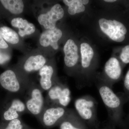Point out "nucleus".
I'll return each mask as SVG.
<instances>
[{"label":"nucleus","instance_id":"0eeeda50","mask_svg":"<svg viewBox=\"0 0 129 129\" xmlns=\"http://www.w3.org/2000/svg\"><path fill=\"white\" fill-rule=\"evenodd\" d=\"M62 34L61 30L56 27L53 29H47L41 36L40 44L44 47L50 46L55 50H57L58 41L61 39Z\"/></svg>","mask_w":129,"mask_h":129},{"label":"nucleus","instance_id":"f8f14e48","mask_svg":"<svg viewBox=\"0 0 129 129\" xmlns=\"http://www.w3.org/2000/svg\"><path fill=\"white\" fill-rule=\"evenodd\" d=\"M67 117L61 123L60 129H87L86 124L76 113H69Z\"/></svg>","mask_w":129,"mask_h":129},{"label":"nucleus","instance_id":"a211bd4d","mask_svg":"<svg viewBox=\"0 0 129 129\" xmlns=\"http://www.w3.org/2000/svg\"><path fill=\"white\" fill-rule=\"evenodd\" d=\"M88 0H64L63 2L68 7V12L71 15L84 11L85 8L84 5L88 4Z\"/></svg>","mask_w":129,"mask_h":129},{"label":"nucleus","instance_id":"9b49d317","mask_svg":"<svg viewBox=\"0 0 129 129\" xmlns=\"http://www.w3.org/2000/svg\"><path fill=\"white\" fill-rule=\"evenodd\" d=\"M44 98L39 89H34L31 93V98L26 103V107L30 112L34 115L39 114L44 105Z\"/></svg>","mask_w":129,"mask_h":129},{"label":"nucleus","instance_id":"aec40b11","mask_svg":"<svg viewBox=\"0 0 129 129\" xmlns=\"http://www.w3.org/2000/svg\"><path fill=\"white\" fill-rule=\"evenodd\" d=\"M0 34L4 40L10 44H16L19 41L18 34L8 27L4 26L0 28Z\"/></svg>","mask_w":129,"mask_h":129},{"label":"nucleus","instance_id":"dca6fc26","mask_svg":"<svg viewBox=\"0 0 129 129\" xmlns=\"http://www.w3.org/2000/svg\"><path fill=\"white\" fill-rule=\"evenodd\" d=\"M25 109V106L23 103L20 100L16 99L12 103L11 107L5 112L4 117L5 119L11 120L17 119L18 117V112H23Z\"/></svg>","mask_w":129,"mask_h":129},{"label":"nucleus","instance_id":"5701e85b","mask_svg":"<svg viewBox=\"0 0 129 129\" xmlns=\"http://www.w3.org/2000/svg\"><path fill=\"white\" fill-rule=\"evenodd\" d=\"M124 86L125 92L129 94V70L125 77Z\"/></svg>","mask_w":129,"mask_h":129},{"label":"nucleus","instance_id":"1a4fd4ad","mask_svg":"<svg viewBox=\"0 0 129 129\" xmlns=\"http://www.w3.org/2000/svg\"><path fill=\"white\" fill-rule=\"evenodd\" d=\"M99 23L102 31L113 41L122 42L125 40L126 37L120 34L116 29L112 20L101 18L99 19Z\"/></svg>","mask_w":129,"mask_h":129},{"label":"nucleus","instance_id":"39448f33","mask_svg":"<svg viewBox=\"0 0 129 129\" xmlns=\"http://www.w3.org/2000/svg\"><path fill=\"white\" fill-rule=\"evenodd\" d=\"M104 73L109 81L110 80L109 85L112 87L113 83L120 78L122 74V67L117 58H111L106 62Z\"/></svg>","mask_w":129,"mask_h":129},{"label":"nucleus","instance_id":"6e6552de","mask_svg":"<svg viewBox=\"0 0 129 129\" xmlns=\"http://www.w3.org/2000/svg\"><path fill=\"white\" fill-rule=\"evenodd\" d=\"M63 51L65 65L68 68L74 67L78 63L79 57L78 47L73 40H68L64 45Z\"/></svg>","mask_w":129,"mask_h":129},{"label":"nucleus","instance_id":"2eb2a0df","mask_svg":"<svg viewBox=\"0 0 129 129\" xmlns=\"http://www.w3.org/2000/svg\"><path fill=\"white\" fill-rule=\"evenodd\" d=\"M53 73V68L51 66L45 65L40 70L39 74L41 76L40 84L44 90L50 89L52 87L51 78Z\"/></svg>","mask_w":129,"mask_h":129},{"label":"nucleus","instance_id":"a878e982","mask_svg":"<svg viewBox=\"0 0 129 129\" xmlns=\"http://www.w3.org/2000/svg\"><path fill=\"white\" fill-rule=\"evenodd\" d=\"M104 1L106 2L112 3L115 2L116 1H115V0H106V1Z\"/></svg>","mask_w":129,"mask_h":129},{"label":"nucleus","instance_id":"4be33fe9","mask_svg":"<svg viewBox=\"0 0 129 129\" xmlns=\"http://www.w3.org/2000/svg\"><path fill=\"white\" fill-rule=\"evenodd\" d=\"M22 128L20 120L16 119L11 120L7 127L5 129H22Z\"/></svg>","mask_w":129,"mask_h":129},{"label":"nucleus","instance_id":"f3484780","mask_svg":"<svg viewBox=\"0 0 129 129\" xmlns=\"http://www.w3.org/2000/svg\"><path fill=\"white\" fill-rule=\"evenodd\" d=\"M81 55V66L84 69H89L94 56V51L89 44L83 43L80 46Z\"/></svg>","mask_w":129,"mask_h":129},{"label":"nucleus","instance_id":"423d86ee","mask_svg":"<svg viewBox=\"0 0 129 129\" xmlns=\"http://www.w3.org/2000/svg\"><path fill=\"white\" fill-rule=\"evenodd\" d=\"M62 106H57L47 109L43 115V122L47 126H52L59 120L66 117L68 111Z\"/></svg>","mask_w":129,"mask_h":129},{"label":"nucleus","instance_id":"f257e3e1","mask_svg":"<svg viewBox=\"0 0 129 129\" xmlns=\"http://www.w3.org/2000/svg\"><path fill=\"white\" fill-rule=\"evenodd\" d=\"M97 85L99 94L107 110L109 120L114 123H120L123 103L122 99L106 82L99 83Z\"/></svg>","mask_w":129,"mask_h":129},{"label":"nucleus","instance_id":"412c9836","mask_svg":"<svg viewBox=\"0 0 129 129\" xmlns=\"http://www.w3.org/2000/svg\"><path fill=\"white\" fill-rule=\"evenodd\" d=\"M120 60L124 64L129 63V45L122 48L120 55Z\"/></svg>","mask_w":129,"mask_h":129},{"label":"nucleus","instance_id":"20e7f679","mask_svg":"<svg viewBox=\"0 0 129 129\" xmlns=\"http://www.w3.org/2000/svg\"><path fill=\"white\" fill-rule=\"evenodd\" d=\"M69 88L60 85L51 87L48 92L50 99L63 107H66L69 104L71 100Z\"/></svg>","mask_w":129,"mask_h":129},{"label":"nucleus","instance_id":"b1692460","mask_svg":"<svg viewBox=\"0 0 129 129\" xmlns=\"http://www.w3.org/2000/svg\"><path fill=\"white\" fill-rule=\"evenodd\" d=\"M8 47V46L7 43L5 42V40L0 34V48L6 49Z\"/></svg>","mask_w":129,"mask_h":129},{"label":"nucleus","instance_id":"7ed1b4c3","mask_svg":"<svg viewBox=\"0 0 129 129\" xmlns=\"http://www.w3.org/2000/svg\"><path fill=\"white\" fill-rule=\"evenodd\" d=\"M64 14L61 6L57 4L46 14L40 15L38 17V22L46 29H53L55 28L56 22L62 18Z\"/></svg>","mask_w":129,"mask_h":129},{"label":"nucleus","instance_id":"ddd939ff","mask_svg":"<svg viewBox=\"0 0 129 129\" xmlns=\"http://www.w3.org/2000/svg\"><path fill=\"white\" fill-rule=\"evenodd\" d=\"M11 25L14 27L19 28L18 33L21 37L30 35L35 31V27L33 24L28 22L26 19L17 18L12 20Z\"/></svg>","mask_w":129,"mask_h":129},{"label":"nucleus","instance_id":"f03ea898","mask_svg":"<svg viewBox=\"0 0 129 129\" xmlns=\"http://www.w3.org/2000/svg\"><path fill=\"white\" fill-rule=\"evenodd\" d=\"M74 106L76 113L86 124L92 127H98V103L94 98L89 95L80 97L76 99Z\"/></svg>","mask_w":129,"mask_h":129},{"label":"nucleus","instance_id":"6ab92c4d","mask_svg":"<svg viewBox=\"0 0 129 129\" xmlns=\"http://www.w3.org/2000/svg\"><path fill=\"white\" fill-rule=\"evenodd\" d=\"M3 6L10 12L14 14H19L23 11V2L21 0H1Z\"/></svg>","mask_w":129,"mask_h":129},{"label":"nucleus","instance_id":"4468645a","mask_svg":"<svg viewBox=\"0 0 129 129\" xmlns=\"http://www.w3.org/2000/svg\"><path fill=\"white\" fill-rule=\"evenodd\" d=\"M46 62V60L43 56L37 55L31 56L25 62L24 68L27 72L37 71L41 69Z\"/></svg>","mask_w":129,"mask_h":129},{"label":"nucleus","instance_id":"9d476101","mask_svg":"<svg viewBox=\"0 0 129 129\" xmlns=\"http://www.w3.org/2000/svg\"><path fill=\"white\" fill-rule=\"evenodd\" d=\"M0 83L5 89L12 92H16L20 89V84L15 73L7 70L0 75Z\"/></svg>","mask_w":129,"mask_h":129},{"label":"nucleus","instance_id":"393cba45","mask_svg":"<svg viewBox=\"0 0 129 129\" xmlns=\"http://www.w3.org/2000/svg\"><path fill=\"white\" fill-rule=\"evenodd\" d=\"M9 59V57L5 54L0 53V64H3Z\"/></svg>","mask_w":129,"mask_h":129}]
</instances>
